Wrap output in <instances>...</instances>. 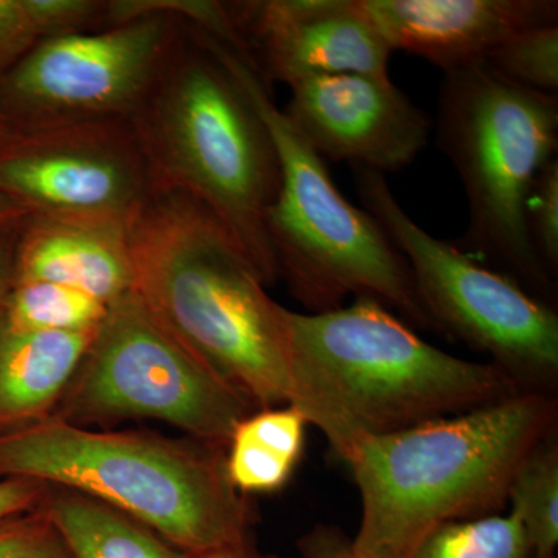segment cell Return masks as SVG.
<instances>
[{
	"label": "cell",
	"mask_w": 558,
	"mask_h": 558,
	"mask_svg": "<svg viewBox=\"0 0 558 558\" xmlns=\"http://www.w3.org/2000/svg\"><path fill=\"white\" fill-rule=\"evenodd\" d=\"M13 132L14 128L11 126L9 119H7V117L3 116L2 110H0V143L5 142Z\"/></svg>",
	"instance_id": "31"
},
{
	"label": "cell",
	"mask_w": 558,
	"mask_h": 558,
	"mask_svg": "<svg viewBox=\"0 0 558 558\" xmlns=\"http://www.w3.org/2000/svg\"><path fill=\"white\" fill-rule=\"evenodd\" d=\"M557 428V396L519 392L359 440L343 461L362 501L355 556L409 558L444 524L501 513L521 461Z\"/></svg>",
	"instance_id": "3"
},
{
	"label": "cell",
	"mask_w": 558,
	"mask_h": 558,
	"mask_svg": "<svg viewBox=\"0 0 558 558\" xmlns=\"http://www.w3.org/2000/svg\"><path fill=\"white\" fill-rule=\"evenodd\" d=\"M13 281H47L110 304L134 290L128 229L28 218L17 231Z\"/></svg>",
	"instance_id": "15"
},
{
	"label": "cell",
	"mask_w": 558,
	"mask_h": 558,
	"mask_svg": "<svg viewBox=\"0 0 558 558\" xmlns=\"http://www.w3.org/2000/svg\"><path fill=\"white\" fill-rule=\"evenodd\" d=\"M531 558H534V557H531Z\"/></svg>",
	"instance_id": "32"
},
{
	"label": "cell",
	"mask_w": 558,
	"mask_h": 558,
	"mask_svg": "<svg viewBox=\"0 0 558 558\" xmlns=\"http://www.w3.org/2000/svg\"><path fill=\"white\" fill-rule=\"evenodd\" d=\"M154 193L130 120L14 130L0 143V194L31 218L128 229Z\"/></svg>",
	"instance_id": "11"
},
{
	"label": "cell",
	"mask_w": 558,
	"mask_h": 558,
	"mask_svg": "<svg viewBox=\"0 0 558 558\" xmlns=\"http://www.w3.org/2000/svg\"><path fill=\"white\" fill-rule=\"evenodd\" d=\"M109 304L80 290L47 281H13L0 325L27 332H84L101 325Z\"/></svg>",
	"instance_id": "20"
},
{
	"label": "cell",
	"mask_w": 558,
	"mask_h": 558,
	"mask_svg": "<svg viewBox=\"0 0 558 558\" xmlns=\"http://www.w3.org/2000/svg\"><path fill=\"white\" fill-rule=\"evenodd\" d=\"M128 244L153 317L256 410L289 405L282 306L223 223L186 194L156 191Z\"/></svg>",
	"instance_id": "2"
},
{
	"label": "cell",
	"mask_w": 558,
	"mask_h": 558,
	"mask_svg": "<svg viewBox=\"0 0 558 558\" xmlns=\"http://www.w3.org/2000/svg\"><path fill=\"white\" fill-rule=\"evenodd\" d=\"M255 410L131 290L109 304L53 414L78 427L153 418L186 438L227 449L234 429Z\"/></svg>",
	"instance_id": "9"
},
{
	"label": "cell",
	"mask_w": 558,
	"mask_h": 558,
	"mask_svg": "<svg viewBox=\"0 0 558 558\" xmlns=\"http://www.w3.org/2000/svg\"><path fill=\"white\" fill-rule=\"evenodd\" d=\"M0 558H75L44 509L0 521Z\"/></svg>",
	"instance_id": "24"
},
{
	"label": "cell",
	"mask_w": 558,
	"mask_h": 558,
	"mask_svg": "<svg viewBox=\"0 0 558 558\" xmlns=\"http://www.w3.org/2000/svg\"><path fill=\"white\" fill-rule=\"evenodd\" d=\"M242 50L269 86L319 75L389 76L387 46L357 0L229 2Z\"/></svg>",
	"instance_id": "13"
},
{
	"label": "cell",
	"mask_w": 558,
	"mask_h": 558,
	"mask_svg": "<svg viewBox=\"0 0 558 558\" xmlns=\"http://www.w3.org/2000/svg\"><path fill=\"white\" fill-rule=\"evenodd\" d=\"M40 508L75 558H185L145 524L75 492L50 486Z\"/></svg>",
	"instance_id": "18"
},
{
	"label": "cell",
	"mask_w": 558,
	"mask_h": 558,
	"mask_svg": "<svg viewBox=\"0 0 558 558\" xmlns=\"http://www.w3.org/2000/svg\"><path fill=\"white\" fill-rule=\"evenodd\" d=\"M156 191L204 205L236 240L266 286L279 275L267 213L279 190L277 150L247 92L189 25L131 120Z\"/></svg>",
	"instance_id": "5"
},
{
	"label": "cell",
	"mask_w": 558,
	"mask_h": 558,
	"mask_svg": "<svg viewBox=\"0 0 558 558\" xmlns=\"http://www.w3.org/2000/svg\"><path fill=\"white\" fill-rule=\"evenodd\" d=\"M306 418L292 405L253 411L238 425L226 449L230 483L245 497L277 494L303 458Z\"/></svg>",
	"instance_id": "17"
},
{
	"label": "cell",
	"mask_w": 558,
	"mask_h": 558,
	"mask_svg": "<svg viewBox=\"0 0 558 558\" xmlns=\"http://www.w3.org/2000/svg\"><path fill=\"white\" fill-rule=\"evenodd\" d=\"M290 400L344 461L359 440L490 405L521 389L492 363L421 339L373 299L318 312L282 306Z\"/></svg>",
	"instance_id": "1"
},
{
	"label": "cell",
	"mask_w": 558,
	"mask_h": 558,
	"mask_svg": "<svg viewBox=\"0 0 558 558\" xmlns=\"http://www.w3.org/2000/svg\"><path fill=\"white\" fill-rule=\"evenodd\" d=\"M28 218L24 208L0 194V231L20 229Z\"/></svg>",
	"instance_id": "30"
},
{
	"label": "cell",
	"mask_w": 558,
	"mask_h": 558,
	"mask_svg": "<svg viewBox=\"0 0 558 558\" xmlns=\"http://www.w3.org/2000/svg\"><path fill=\"white\" fill-rule=\"evenodd\" d=\"M0 478L97 499L185 554L255 534V506L230 483L226 447L149 432H97L51 416L0 435Z\"/></svg>",
	"instance_id": "4"
},
{
	"label": "cell",
	"mask_w": 558,
	"mask_h": 558,
	"mask_svg": "<svg viewBox=\"0 0 558 558\" xmlns=\"http://www.w3.org/2000/svg\"><path fill=\"white\" fill-rule=\"evenodd\" d=\"M436 138L468 197L458 247L553 304L557 281L532 247L526 209L539 171L556 159L557 95L510 83L484 60L470 62L444 72Z\"/></svg>",
	"instance_id": "7"
},
{
	"label": "cell",
	"mask_w": 558,
	"mask_h": 558,
	"mask_svg": "<svg viewBox=\"0 0 558 558\" xmlns=\"http://www.w3.org/2000/svg\"><path fill=\"white\" fill-rule=\"evenodd\" d=\"M523 529L512 513L444 524L409 558H531Z\"/></svg>",
	"instance_id": "21"
},
{
	"label": "cell",
	"mask_w": 558,
	"mask_h": 558,
	"mask_svg": "<svg viewBox=\"0 0 558 558\" xmlns=\"http://www.w3.org/2000/svg\"><path fill=\"white\" fill-rule=\"evenodd\" d=\"M185 36V24L149 14L106 31L39 43L0 81L14 130L132 120Z\"/></svg>",
	"instance_id": "10"
},
{
	"label": "cell",
	"mask_w": 558,
	"mask_h": 558,
	"mask_svg": "<svg viewBox=\"0 0 558 558\" xmlns=\"http://www.w3.org/2000/svg\"><path fill=\"white\" fill-rule=\"evenodd\" d=\"M301 558H359L352 538L340 527L317 524L296 543Z\"/></svg>",
	"instance_id": "26"
},
{
	"label": "cell",
	"mask_w": 558,
	"mask_h": 558,
	"mask_svg": "<svg viewBox=\"0 0 558 558\" xmlns=\"http://www.w3.org/2000/svg\"><path fill=\"white\" fill-rule=\"evenodd\" d=\"M97 329L27 332L0 325V435L54 413Z\"/></svg>",
	"instance_id": "16"
},
{
	"label": "cell",
	"mask_w": 558,
	"mask_h": 558,
	"mask_svg": "<svg viewBox=\"0 0 558 558\" xmlns=\"http://www.w3.org/2000/svg\"><path fill=\"white\" fill-rule=\"evenodd\" d=\"M391 51L449 72L526 28L558 24L557 0H357Z\"/></svg>",
	"instance_id": "14"
},
{
	"label": "cell",
	"mask_w": 558,
	"mask_h": 558,
	"mask_svg": "<svg viewBox=\"0 0 558 558\" xmlns=\"http://www.w3.org/2000/svg\"><path fill=\"white\" fill-rule=\"evenodd\" d=\"M185 558H279L275 554L264 553L256 543L255 534L231 543V545L220 546V548L202 550V553L185 554Z\"/></svg>",
	"instance_id": "28"
},
{
	"label": "cell",
	"mask_w": 558,
	"mask_h": 558,
	"mask_svg": "<svg viewBox=\"0 0 558 558\" xmlns=\"http://www.w3.org/2000/svg\"><path fill=\"white\" fill-rule=\"evenodd\" d=\"M484 61L510 83L557 95L558 24L538 25L515 33L498 44Z\"/></svg>",
	"instance_id": "22"
},
{
	"label": "cell",
	"mask_w": 558,
	"mask_h": 558,
	"mask_svg": "<svg viewBox=\"0 0 558 558\" xmlns=\"http://www.w3.org/2000/svg\"><path fill=\"white\" fill-rule=\"evenodd\" d=\"M557 429L529 451L517 469L508 492L509 513L515 517L523 529L534 558H557Z\"/></svg>",
	"instance_id": "19"
},
{
	"label": "cell",
	"mask_w": 558,
	"mask_h": 558,
	"mask_svg": "<svg viewBox=\"0 0 558 558\" xmlns=\"http://www.w3.org/2000/svg\"><path fill=\"white\" fill-rule=\"evenodd\" d=\"M21 229V227H20ZM0 231V311L7 293L13 284L14 278V253H16L17 231Z\"/></svg>",
	"instance_id": "29"
},
{
	"label": "cell",
	"mask_w": 558,
	"mask_h": 558,
	"mask_svg": "<svg viewBox=\"0 0 558 558\" xmlns=\"http://www.w3.org/2000/svg\"><path fill=\"white\" fill-rule=\"evenodd\" d=\"M194 33L240 81L277 150L281 179L266 229L290 293L310 314L337 310L349 296L373 299L410 326L438 332L402 253L365 208L340 193L326 161L275 105L269 84L247 54L207 33Z\"/></svg>",
	"instance_id": "6"
},
{
	"label": "cell",
	"mask_w": 558,
	"mask_h": 558,
	"mask_svg": "<svg viewBox=\"0 0 558 558\" xmlns=\"http://www.w3.org/2000/svg\"><path fill=\"white\" fill-rule=\"evenodd\" d=\"M366 211L402 253L418 300L438 332L490 357L523 392L557 396L558 314L553 304L410 218L385 174L354 167Z\"/></svg>",
	"instance_id": "8"
},
{
	"label": "cell",
	"mask_w": 558,
	"mask_h": 558,
	"mask_svg": "<svg viewBox=\"0 0 558 558\" xmlns=\"http://www.w3.org/2000/svg\"><path fill=\"white\" fill-rule=\"evenodd\" d=\"M49 487L35 480L0 478V521L38 508Z\"/></svg>",
	"instance_id": "27"
},
{
	"label": "cell",
	"mask_w": 558,
	"mask_h": 558,
	"mask_svg": "<svg viewBox=\"0 0 558 558\" xmlns=\"http://www.w3.org/2000/svg\"><path fill=\"white\" fill-rule=\"evenodd\" d=\"M290 92L282 110L325 161L385 174L409 167L427 148L432 119L389 76H311Z\"/></svg>",
	"instance_id": "12"
},
{
	"label": "cell",
	"mask_w": 558,
	"mask_h": 558,
	"mask_svg": "<svg viewBox=\"0 0 558 558\" xmlns=\"http://www.w3.org/2000/svg\"><path fill=\"white\" fill-rule=\"evenodd\" d=\"M43 40L25 0H0V81Z\"/></svg>",
	"instance_id": "25"
},
{
	"label": "cell",
	"mask_w": 558,
	"mask_h": 558,
	"mask_svg": "<svg viewBox=\"0 0 558 558\" xmlns=\"http://www.w3.org/2000/svg\"><path fill=\"white\" fill-rule=\"evenodd\" d=\"M527 231L535 255L549 277H558V159L535 179L526 209Z\"/></svg>",
	"instance_id": "23"
}]
</instances>
